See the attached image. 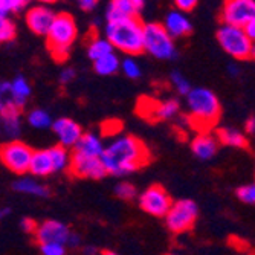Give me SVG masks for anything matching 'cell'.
Returning a JSON list of instances; mask_svg holds the SVG:
<instances>
[{"mask_svg": "<svg viewBox=\"0 0 255 255\" xmlns=\"http://www.w3.org/2000/svg\"><path fill=\"white\" fill-rule=\"evenodd\" d=\"M243 31L248 35V38L252 43H255V20H251L249 23H246V25L243 26Z\"/></svg>", "mask_w": 255, "mask_h": 255, "instance_id": "60d3db41", "label": "cell"}, {"mask_svg": "<svg viewBox=\"0 0 255 255\" xmlns=\"http://www.w3.org/2000/svg\"><path fill=\"white\" fill-rule=\"evenodd\" d=\"M34 150L21 141H9L0 145V162L14 174H25L29 171V164Z\"/></svg>", "mask_w": 255, "mask_h": 255, "instance_id": "ba28073f", "label": "cell"}, {"mask_svg": "<svg viewBox=\"0 0 255 255\" xmlns=\"http://www.w3.org/2000/svg\"><path fill=\"white\" fill-rule=\"evenodd\" d=\"M9 214H11V208H8V206H0V219H5Z\"/></svg>", "mask_w": 255, "mask_h": 255, "instance_id": "bcb514c9", "label": "cell"}, {"mask_svg": "<svg viewBox=\"0 0 255 255\" xmlns=\"http://www.w3.org/2000/svg\"><path fill=\"white\" fill-rule=\"evenodd\" d=\"M41 255H66V246L60 243H43L40 245Z\"/></svg>", "mask_w": 255, "mask_h": 255, "instance_id": "d590c367", "label": "cell"}, {"mask_svg": "<svg viewBox=\"0 0 255 255\" xmlns=\"http://www.w3.org/2000/svg\"><path fill=\"white\" fill-rule=\"evenodd\" d=\"M251 57L255 58V43H254V46H252V54H251Z\"/></svg>", "mask_w": 255, "mask_h": 255, "instance_id": "f907efd6", "label": "cell"}, {"mask_svg": "<svg viewBox=\"0 0 255 255\" xmlns=\"http://www.w3.org/2000/svg\"><path fill=\"white\" fill-rule=\"evenodd\" d=\"M101 255H120L115 251H110V249H106V251H101Z\"/></svg>", "mask_w": 255, "mask_h": 255, "instance_id": "c3c4849f", "label": "cell"}, {"mask_svg": "<svg viewBox=\"0 0 255 255\" xmlns=\"http://www.w3.org/2000/svg\"><path fill=\"white\" fill-rule=\"evenodd\" d=\"M199 0H174V5L177 6L179 11H183V12H188V11H193L196 8Z\"/></svg>", "mask_w": 255, "mask_h": 255, "instance_id": "f35d334b", "label": "cell"}, {"mask_svg": "<svg viewBox=\"0 0 255 255\" xmlns=\"http://www.w3.org/2000/svg\"><path fill=\"white\" fill-rule=\"evenodd\" d=\"M165 255H174V254H165Z\"/></svg>", "mask_w": 255, "mask_h": 255, "instance_id": "816d5d0a", "label": "cell"}, {"mask_svg": "<svg viewBox=\"0 0 255 255\" xmlns=\"http://www.w3.org/2000/svg\"><path fill=\"white\" fill-rule=\"evenodd\" d=\"M28 123L34 128H49L52 127V118L48 112L41 109H34L28 113Z\"/></svg>", "mask_w": 255, "mask_h": 255, "instance_id": "f1b7e54d", "label": "cell"}, {"mask_svg": "<svg viewBox=\"0 0 255 255\" xmlns=\"http://www.w3.org/2000/svg\"><path fill=\"white\" fill-rule=\"evenodd\" d=\"M144 52H148L157 60H173L177 55L174 40L168 35L162 23L144 25Z\"/></svg>", "mask_w": 255, "mask_h": 255, "instance_id": "5b68a950", "label": "cell"}, {"mask_svg": "<svg viewBox=\"0 0 255 255\" xmlns=\"http://www.w3.org/2000/svg\"><path fill=\"white\" fill-rule=\"evenodd\" d=\"M123 72L126 74V77L131 78V80H136L141 77L142 71H141V67H139V64L134 61V58L128 57L123 61Z\"/></svg>", "mask_w": 255, "mask_h": 255, "instance_id": "d6a6232c", "label": "cell"}, {"mask_svg": "<svg viewBox=\"0 0 255 255\" xmlns=\"http://www.w3.org/2000/svg\"><path fill=\"white\" fill-rule=\"evenodd\" d=\"M37 226H38V223L34 219H31V217H23L20 220V228H21L23 233H26V234H32L34 236L35 231H37Z\"/></svg>", "mask_w": 255, "mask_h": 255, "instance_id": "74e56055", "label": "cell"}, {"mask_svg": "<svg viewBox=\"0 0 255 255\" xmlns=\"http://www.w3.org/2000/svg\"><path fill=\"white\" fill-rule=\"evenodd\" d=\"M52 131L58 139V145L64 148H74L83 136L81 126L71 118H58L52 123Z\"/></svg>", "mask_w": 255, "mask_h": 255, "instance_id": "5bb4252c", "label": "cell"}, {"mask_svg": "<svg viewBox=\"0 0 255 255\" xmlns=\"http://www.w3.org/2000/svg\"><path fill=\"white\" fill-rule=\"evenodd\" d=\"M49 150V154L52 157V162H54V168H55V173L57 171H64L67 170V165H69V159H71V154H69L67 148L61 147V145H54Z\"/></svg>", "mask_w": 255, "mask_h": 255, "instance_id": "83f0119b", "label": "cell"}, {"mask_svg": "<svg viewBox=\"0 0 255 255\" xmlns=\"http://www.w3.org/2000/svg\"><path fill=\"white\" fill-rule=\"evenodd\" d=\"M162 25H164L165 31L173 40L179 37H187L193 32V25L190 18L182 11H171Z\"/></svg>", "mask_w": 255, "mask_h": 255, "instance_id": "2e32d148", "label": "cell"}, {"mask_svg": "<svg viewBox=\"0 0 255 255\" xmlns=\"http://www.w3.org/2000/svg\"><path fill=\"white\" fill-rule=\"evenodd\" d=\"M55 18L54 11L46 5H37L29 8L26 12V25L35 35H46L51 29V25Z\"/></svg>", "mask_w": 255, "mask_h": 255, "instance_id": "9a60e30c", "label": "cell"}, {"mask_svg": "<svg viewBox=\"0 0 255 255\" xmlns=\"http://www.w3.org/2000/svg\"><path fill=\"white\" fill-rule=\"evenodd\" d=\"M121 67V61L118 58V55L112 52L106 57L98 58L97 61H94V71L101 75V77H110L118 72V69Z\"/></svg>", "mask_w": 255, "mask_h": 255, "instance_id": "cb8c5ba5", "label": "cell"}, {"mask_svg": "<svg viewBox=\"0 0 255 255\" xmlns=\"http://www.w3.org/2000/svg\"><path fill=\"white\" fill-rule=\"evenodd\" d=\"M219 141L217 137L210 133H199L191 141V151L200 160H210L217 154Z\"/></svg>", "mask_w": 255, "mask_h": 255, "instance_id": "ac0fdd59", "label": "cell"}, {"mask_svg": "<svg viewBox=\"0 0 255 255\" xmlns=\"http://www.w3.org/2000/svg\"><path fill=\"white\" fill-rule=\"evenodd\" d=\"M179 110H180V104L176 100H167L159 103L150 98H142L137 104V113L151 123L171 120L179 113Z\"/></svg>", "mask_w": 255, "mask_h": 255, "instance_id": "7c38bea8", "label": "cell"}, {"mask_svg": "<svg viewBox=\"0 0 255 255\" xmlns=\"http://www.w3.org/2000/svg\"><path fill=\"white\" fill-rule=\"evenodd\" d=\"M72 234V229L69 228L66 223L60 220H44L38 223L37 231L34 234V239L38 245L43 243H60V245H67V240Z\"/></svg>", "mask_w": 255, "mask_h": 255, "instance_id": "4fadbf2b", "label": "cell"}, {"mask_svg": "<svg viewBox=\"0 0 255 255\" xmlns=\"http://www.w3.org/2000/svg\"><path fill=\"white\" fill-rule=\"evenodd\" d=\"M78 2V6L83 9V11H92L97 5L100 0H77Z\"/></svg>", "mask_w": 255, "mask_h": 255, "instance_id": "b9f144b4", "label": "cell"}, {"mask_svg": "<svg viewBox=\"0 0 255 255\" xmlns=\"http://www.w3.org/2000/svg\"><path fill=\"white\" fill-rule=\"evenodd\" d=\"M236 194H237L239 200H242L243 203L255 205V182L252 185H245V187H240Z\"/></svg>", "mask_w": 255, "mask_h": 255, "instance_id": "836d02e7", "label": "cell"}, {"mask_svg": "<svg viewBox=\"0 0 255 255\" xmlns=\"http://www.w3.org/2000/svg\"><path fill=\"white\" fill-rule=\"evenodd\" d=\"M137 191H136V187L128 182H120L117 187H115V196L121 200H126V202H130L136 197Z\"/></svg>", "mask_w": 255, "mask_h": 255, "instance_id": "4dcf8cb0", "label": "cell"}, {"mask_svg": "<svg viewBox=\"0 0 255 255\" xmlns=\"http://www.w3.org/2000/svg\"><path fill=\"white\" fill-rule=\"evenodd\" d=\"M197 217H199V206L196 205V202L190 199H182L173 202L170 211L164 219L168 231H171L173 234H183L193 229Z\"/></svg>", "mask_w": 255, "mask_h": 255, "instance_id": "52a82bcc", "label": "cell"}, {"mask_svg": "<svg viewBox=\"0 0 255 255\" xmlns=\"http://www.w3.org/2000/svg\"><path fill=\"white\" fill-rule=\"evenodd\" d=\"M74 151L86 154V156H92V157H101V154L104 151V145H103L101 139L97 134L83 133V136L80 137V141L74 147Z\"/></svg>", "mask_w": 255, "mask_h": 255, "instance_id": "44dd1931", "label": "cell"}, {"mask_svg": "<svg viewBox=\"0 0 255 255\" xmlns=\"http://www.w3.org/2000/svg\"><path fill=\"white\" fill-rule=\"evenodd\" d=\"M75 75H77V74H75L74 69L67 67V69H64V71L61 72V75H60V83H61V84H69L71 81H74Z\"/></svg>", "mask_w": 255, "mask_h": 255, "instance_id": "ab89813d", "label": "cell"}, {"mask_svg": "<svg viewBox=\"0 0 255 255\" xmlns=\"http://www.w3.org/2000/svg\"><path fill=\"white\" fill-rule=\"evenodd\" d=\"M151 153L144 141L133 134L118 136L104 147L101 162L112 176H126L150 164Z\"/></svg>", "mask_w": 255, "mask_h": 255, "instance_id": "6da1fadb", "label": "cell"}, {"mask_svg": "<svg viewBox=\"0 0 255 255\" xmlns=\"http://www.w3.org/2000/svg\"><path fill=\"white\" fill-rule=\"evenodd\" d=\"M77 23L71 14H55L51 29L46 34V44H48V49L55 61L61 63L67 60L72 44L77 38Z\"/></svg>", "mask_w": 255, "mask_h": 255, "instance_id": "277c9868", "label": "cell"}, {"mask_svg": "<svg viewBox=\"0 0 255 255\" xmlns=\"http://www.w3.org/2000/svg\"><path fill=\"white\" fill-rule=\"evenodd\" d=\"M15 34H17L15 23L8 17L0 18V44L12 41L15 38Z\"/></svg>", "mask_w": 255, "mask_h": 255, "instance_id": "f546056e", "label": "cell"}, {"mask_svg": "<svg viewBox=\"0 0 255 255\" xmlns=\"http://www.w3.org/2000/svg\"><path fill=\"white\" fill-rule=\"evenodd\" d=\"M229 71L233 75H237V67L236 66H229Z\"/></svg>", "mask_w": 255, "mask_h": 255, "instance_id": "681fc988", "label": "cell"}, {"mask_svg": "<svg viewBox=\"0 0 255 255\" xmlns=\"http://www.w3.org/2000/svg\"><path fill=\"white\" fill-rule=\"evenodd\" d=\"M112 52H113V46L107 38L94 37L87 44V55L92 61H97L98 58L106 57Z\"/></svg>", "mask_w": 255, "mask_h": 255, "instance_id": "d4e9b609", "label": "cell"}, {"mask_svg": "<svg viewBox=\"0 0 255 255\" xmlns=\"http://www.w3.org/2000/svg\"><path fill=\"white\" fill-rule=\"evenodd\" d=\"M188 106V124L199 133H208L220 120L222 107L216 94L210 89L196 87L187 95Z\"/></svg>", "mask_w": 255, "mask_h": 255, "instance_id": "7a4b0ae2", "label": "cell"}, {"mask_svg": "<svg viewBox=\"0 0 255 255\" xmlns=\"http://www.w3.org/2000/svg\"><path fill=\"white\" fill-rule=\"evenodd\" d=\"M144 8V0H110L107 8V20H117L124 17H137Z\"/></svg>", "mask_w": 255, "mask_h": 255, "instance_id": "e0dca14e", "label": "cell"}, {"mask_svg": "<svg viewBox=\"0 0 255 255\" xmlns=\"http://www.w3.org/2000/svg\"><path fill=\"white\" fill-rule=\"evenodd\" d=\"M123 130V124L118 121V120H109L103 124V133L104 136H109V134H117Z\"/></svg>", "mask_w": 255, "mask_h": 255, "instance_id": "8d00e7d4", "label": "cell"}, {"mask_svg": "<svg viewBox=\"0 0 255 255\" xmlns=\"http://www.w3.org/2000/svg\"><path fill=\"white\" fill-rule=\"evenodd\" d=\"M37 2H40L41 5H51V3L58 2V0H37Z\"/></svg>", "mask_w": 255, "mask_h": 255, "instance_id": "7dc6e473", "label": "cell"}, {"mask_svg": "<svg viewBox=\"0 0 255 255\" xmlns=\"http://www.w3.org/2000/svg\"><path fill=\"white\" fill-rule=\"evenodd\" d=\"M67 173L72 177L92 179V180H101L107 176L101 157H92L77 151H72L71 159H69Z\"/></svg>", "mask_w": 255, "mask_h": 255, "instance_id": "9c48e42d", "label": "cell"}, {"mask_svg": "<svg viewBox=\"0 0 255 255\" xmlns=\"http://www.w3.org/2000/svg\"><path fill=\"white\" fill-rule=\"evenodd\" d=\"M80 243H81V237H80V234H77V233H74V231H72V234H71V237H69V240H67V245H66V246H69V248H78V246H80Z\"/></svg>", "mask_w": 255, "mask_h": 255, "instance_id": "7bdbcfd3", "label": "cell"}, {"mask_svg": "<svg viewBox=\"0 0 255 255\" xmlns=\"http://www.w3.org/2000/svg\"><path fill=\"white\" fill-rule=\"evenodd\" d=\"M171 205L173 199L162 185H151L139 196V208L153 217H165Z\"/></svg>", "mask_w": 255, "mask_h": 255, "instance_id": "30bf717a", "label": "cell"}, {"mask_svg": "<svg viewBox=\"0 0 255 255\" xmlns=\"http://www.w3.org/2000/svg\"><path fill=\"white\" fill-rule=\"evenodd\" d=\"M217 141L223 145L228 147H234V148H249V141L248 137L239 131L237 128H231V127H222L216 131Z\"/></svg>", "mask_w": 255, "mask_h": 255, "instance_id": "7402d4cb", "label": "cell"}, {"mask_svg": "<svg viewBox=\"0 0 255 255\" xmlns=\"http://www.w3.org/2000/svg\"><path fill=\"white\" fill-rule=\"evenodd\" d=\"M251 20H255V0H225L222 9L225 25L243 28Z\"/></svg>", "mask_w": 255, "mask_h": 255, "instance_id": "8fae6325", "label": "cell"}, {"mask_svg": "<svg viewBox=\"0 0 255 255\" xmlns=\"http://www.w3.org/2000/svg\"><path fill=\"white\" fill-rule=\"evenodd\" d=\"M29 173L37 177H48L55 173L54 162L49 154V150H34L31 164H29Z\"/></svg>", "mask_w": 255, "mask_h": 255, "instance_id": "d6986e66", "label": "cell"}, {"mask_svg": "<svg viewBox=\"0 0 255 255\" xmlns=\"http://www.w3.org/2000/svg\"><path fill=\"white\" fill-rule=\"evenodd\" d=\"M26 5H28V0H0V8L6 14L20 12Z\"/></svg>", "mask_w": 255, "mask_h": 255, "instance_id": "e575fe53", "label": "cell"}, {"mask_svg": "<svg viewBox=\"0 0 255 255\" xmlns=\"http://www.w3.org/2000/svg\"><path fill=\"white\" fill-rule=\"evenodd\" d=\"M12 188L17 193H23V194H31V196H37V197H49L51 191L48 187L35 182L34 179H28V177H21L18 180H15L12 183Z\"/></svg>", "mask_w": 255, "mask_h": 255, "instance_id": "603a6c76", "label": "cell"}, {"mask_svg": "<svg viewBox=\"0 0 255 255\" xmlns=\"http://www.w3.org/2000/svg\"><path fill=\"white\" fill-rule=\"evenodd\" d=\"M144 25L139 17L110 20L106 26V37L113 49L127 55H139L144 52Z\"/></svg>", "mask_w": 255, "mask_h": 255, "instance_id": "3957f363", "label": "cell"}, {"mask_svg": "<svg viewBox=\"0 0 255 255\" xmlns=\"http://www.w3.org/2000/svg\"><path fill=\"white\" fill-rule=\"evenodd\" d=\"M245 130H246V133H249V134L255 133V117H251V118L246 121V124H245Z\"/></svg>", "mask_w": 255, "mask_h": 255, "instance_id": "ee69618b", "label": "cell"}, {"mask_svg": "<svg viewBox=\"0 0 255 255\" xmlns=\"http://www.w3.org/2000/svg\"><path fill=\"white\" fill-rule=\"evenodd\" d=\"M83 254H84V255H97L98 251H97L95 246H86V248L83 249Z\"/></svg>", "mask_w": 255, "mask_h": 255, "instance_id": "f6af8a7d", "label": "cell"}, {"mask_svg": "<svg viewBox=\"0 0 255 255\" xmlns=\"http://www.w3.org/2000/svg\"><path fill=\"white\" fill-rule=\"evenodd\" d=\"M21 131L20 115H12V117H3L0 115V136L6 137H17Z\"/></svg>", "mask_w": 255, "mask_h": 255, "instance_id": "484cf974", "label": "cell"}, {"mask_svg": "<svg viewBox=\"0 0 255 255\" xmlns=\"http://www.w3.org/2000/svg\"><path fill=\"white\" fill-rule=\"evenodd\" d=\"M217 41L226 54L236 60H248L252 54L254 43L248 38L243 28L223 25L217 31Z\"/></svg>", "mask_w": 255, "mask_h": 255, "instance_id": "8992f818", "label": "cell"}, {"mask_svg": "<svg viewBox=\"0 0 255 255\" xmlns=\"http://www.w3.org/2000/svg\"><path fill=\"white\" fill-rule=\"evenodd\" d=\"M170 80H171V84L174 86V89L177 90V94L179 95H182V97H187L188 94H190V90H191V84H190V81L185 78L180 72H177V71H174L173 74H171V77H170Z\"/></svg>", "mask_w": 255, "mask_h": 255, "instance_id": "1f68e13d", "label": "cell"}, {"mask_svg": "<svg viewBox=\"0 0 255 255\" xmlns=\"http://www.w3.org/2000/svg\"><path fill=\"white\" fill-rule=\"evenodd\" d=\"M11 89H12V94H14L17 103L23 109H25V104H26V101H28V98L31 95V86H29L28 80L25 77H21V75L15 77L11 81Z\"/></svg>", "mask_w": 255, "mask_h": 255, "instance_id": "4316f807", "label": "cell"}, {"mask_svg": "<svg viewBox=\"0 0 255 255\" xmlns=\"http://www.w3.org/2000/svg\"><path fill=\"white\" fill-rule=\"evenodd\" d=\"M23 107L17 103L11 83H0V115L3 117H12V115H20L21 117Z\"/></svg>", "mask_w": 255, "mask_h": 255, "instance_id": "ffe728a7", "label": "cell"}]
</instances>
